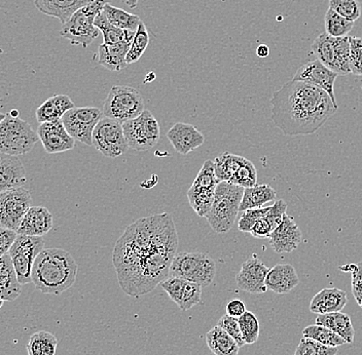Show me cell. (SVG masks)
<instances>
[{"instance_id":"cell-1","label":"cell","mask_w":362,"mask_h":355,"mask_svg":"<svg viewBox=\"0 0 362 355\" xmlns=\"http://www.w3.org/2000/svg\"><path fill=\"white\" fill-rule=\"evenodd\" d=\"M178 241L175 223L168 212L151 215L129 225L112 253L113 266L124 293L141 297L168 278Z\"/></svg>"},{"instance_id":"cell-2","label":"cell","mask_w":362,"mask_h":355,"mask_svg":"<svg viewBox=\"0 0 362 355\" xmlns=\"http://www.w3.org/2000/svg\"><path fill=\"white\" fill-rule=\"evenodd\" d=\"M270 102L272 121L291 137L316 133L339 108L325 90L293 79L276 90Z\"/></svg>"},{"instance_id":"cell-3","label":"cell","mask_w":362,"mask_h":355,"mask_svg":"<svg viewBox=\"0 0 362 355\" xmlns=\"http://www.w3.org/2000/svg\"><path fill=\"white\" fill-rule=\"evenodd\" d=\"M76 260L62 248H44L34 261L31 278L36 289L60 295L71 288L78 277Z\"/></svg>"},{"instance_id":"cell-4","label":"cell","mask_w":362,"mask_h":355,"mask_svg":"<svg viewBox=\"0 0 362 355\" xmlns=\"http://www.w3.org/2000/svg\"><path fill=\"white\" fill-rule=\"evenodd\" d=\"M243 192L244 188L230 183L221 182L217 185L211 209L205 217L216 234H226L232 229L236 222Z\"/></svg>"},{"instance_id":"cell-5","label":"cell","mask_w":362,"mask_h":355,"mask_svg":"<svg viewBox=\"0 0 362 355\" xmlns=\"http://www.w3.org/2000/svg\"><path fill=\"white\" fill-rule=\"evenodd\" d=\"M215 275L214 260L203 252L178 253L170 266L169 277L189 280L202 289L214 282Z\"/></svg>"},{"instance_id":"cell-6","label":"cell","mask_w":362,"mask_h":355,"mask_svg":"<svg viewBox=\"0 0 362 355\" xmlns=\"http://www.w3.org/2000/svg\"><path fill=\"white\" fill-rule=\"evenodd\" d=\"M40 141L37 132L20 117L6 114L0 122V152L13 156L24 155Z\"/></svg>"},{"instance_id":"cell-7","label":"cell","mask_w":362,"mask_h":355,"mask_svg":"<svg viewBox=\"0 0 362 355\" xmlns=\"http://www.w3.org/2000/svg\"><path fill=\"white\" fill-rule=\"evenodd\" d=\"M144 112V100L139 90L128 85H115L103 103V115L119 122L134 119Z\"/></svg>"},{"instance_id":"cell-8","label":"cell","mask_w":362,"mask_h":355,"mask_svg":"<svg viewBox=\"0 0 362 355\" xmlns=\"http://www.w3.org/2000/svg\"><path fill=\"white\" fill-rule=\"evenodd\" d=\"M312 51L317 60L338 76L351 73L349 36L334 38L320 34L312 44Z\"/></svg>"},{"instance_id":"cell-9","label":"cell","mask_w":362,"mask_h":355,"mask_svg":"<svg viewBox=\"0 0 362 355\" xmlns=\"http://www.w3.org/2000/svg\"><path fill=\"white\" fill-rule=\"evenodd\" d=\"M44 246L45 241L42 237L18 234L8 255L21 286L33 282L31 273L34 261L44 250Z\"/></svg>"},{"instance_id":"cell-10","label":"cell","mask_w":362,"mask_h":355,"mask_svg":"<svg viewBox=\"0 0 362 355\" xmlns=\"http://www.w3.org/2000/svg\"><path fill=\"white\" fill-rule=\"evenodd\" d=\"M122 126L129 148L147 151L160 141V124L149 110H144L139 116L124 122Z\"/></svg>"},{"instance_id":"cell-11","label":"cell","mask_w":362,"mask_h":355,"mask_svg":"<svg viewBox=\"0 0 362 355\" xmlns=\"http://www.w3.org/2000/svg\"><path fill=\"white\" fill-rule=\"evenodd\" d=\"M92 142L102 155L110 158L119 157L129 149L122 124L105 116L95 126Z\"/></svg>"},{"instance_id":"cell-12","label":"cell","mask_w":362,"mask_h":355,"mask_svg":"<svg viewBox=\"0 0 362 355\" xmlns=\"http://www.w3.org/2000/svg\"><path fill=\"white\" fill-rule=\"evenodd\" d=\"M31 205L30 191L24 186L0 192V226L17 232Z\"/></svg>"},{"instance_id":"cell-13","label":"cell","mask_w":362,"mask_h":355,"mask_svg":"<svg viewBox=\"0 0 362 355\" xmlns=\"http://www.w3.org/2000/svg\"><path fill=\"white\" fill-rule=\"evenodd\" d=\"M103 117V112L99 108L74 107L65 113L61 121L76 141L93 146V132Z\"/></svg>"},{"instance_id":"cell-14","label":"cell","mask_w":362,"mask_h":355,"mask_svg":"<svg viewBox=\"0 0 362 355\" xmlns=\"http://www.w3.org/2000/svg\"><path fill=\"white\" fill-rule=\"evenodd\" d=\"M95 19L96 18L81 8L62 25L60 35L72 45L87 49L99 35V29L94 24Z\"/></svg>"},{"instance_id":"cell-15","label":"cell","mask_w":362,"mask_h":355,"mask_svg":"<svg viewBox=\"0 0 362 355\" xmlns=\"http://www.w3.org/2000/svg\"><path fill=\"white\" fill-rule=\"evenodd\" d=\"M338 76L336 72L328 69L320 61L315 60L305 63L302 67L298 68V71L294 74L293 80L303 81L325 90L332 102L338 105L334 96V83Z\"/></svg>"},{"instance_id":"cell-16","label":"cell","mask_w":362,"mask_h":355,"mask_svg":"<svg viewBox=\"0 0 362 355\" xmlns=\"http://www.w3.org/2000/svg\"><path fill=\"white\" fill-rule=\"evenodd\" d=\"M269 270L264 262L257 255H252L242 264L236 277L238 288L247 293L264 294L268 291L266 287V277Z\"/></svg>"},{"instance_id":"cell-17","label":"cell","mask_w":362,"mask_h":355,"mask_svg":"<svg viewBox=\"0 0 362 355\" xmlns=\"http://www.w3.org/2000/svg\"><path fill=\"white\" fill-rule=\"evenodd\" d=\"M37 135L45 150L49 155L72 150L76 146V140L67 132L62 121L40 124Z\"/></svg>"},{"instance_id":"cell-18","label":"cell","mask_w":362,"mask_h":355,"mask_svg":"<svg viewBox=\"0 0 362 355\" xmlns=\"http://www.w3.org/2000/svg\"><path fill=\"white\" fill-rule=\"evenodd\" d=\"M269 239L274 252L282 254L296 250L302 243L303 234L293 217L285 214L282 222L272 232Z\"/></svg>"},{"instance_id":"cell-19","label":"cell","mask_w":362,"mask_h":355,"mask_svg":"<svg viewBox=\"0 0 362 355\" xmlns=\"http://www.w3.org/2000/svg\"><path fill=\"white\" fill-rule=\"evenodd\" d=\"M136 31L127 30L124 42L115 44H102L99 45L98 52L95 54V60L101 66L110 71H121L127 64V54L130 49Z\"/></svg>"},{"instance_id":"cell-20","label":"cell","mask_w":362,"mask_h":355,"mask_svg":"<svg viewBox=\"0 0 362 355\" xmlns=\"http://www.w3.org/2000/svg\"><path fill=\"white\" fill-rule=\"evenodd\" d=\"M167 138L176 152L181 155H189L205 142V137L196 126L185 122L174 124L167 133Z\"/></svg>"},{"instance_id":"cell-21","label":"cell","mask_w":362,"mask_h":355,"mask_svg":"<svg viewBox=\"0 0 362 355\" xmlns=\"http://www.w3.org/2000/svg\"><path fill=\"white\" fill-rule=\"evenodd\" d=\"M53 225V215L47 207H31L23 217L17 234L42 237L51 231Z\"/></svg>"},{"instance_id":"cell-22","label":"cell","mask_w":362,"mask_h":355,"mask_svg":"<svg viewBox=\"0 0 362 355\" xmlns=\"http://www.w3.org/2000/svg\"><path fill=\"white\" fill-rule=\"evenodd\" d=\"M26 169L18 156L0 152V192L24 186Z\"/></svg>"},{"instance_id":"cell-23","label":"cell","mask_w":362,"mask_h":355,"mask_svg":"<svg viewBox=\"0 0 362 355\" xmlns=\"http://www.w3.org/2000/svg\"><path fill=\"white\" fill-rule=\"evenodd\" d=\"M93 0H34V6L40 13L56 18L64 25L81 8Z\"/></svg>"},{"instance_id":"cell-24","label":"cell","mask_w":362,"mask_h":355,"mask_svg":"<svg viewBox=\"0 0 362 355\" xmlns=\"http://www.w3.org/2000/svg\"><path fill=\"white\" fill-rule=\"evenodd\" d=\"M300 278L296 268L291 264H278L269 270L266 277L267 289L280 295L291 293L298 284Z\"/></svg>"},{"instance_id":"cell-25","label":"cell","mask_w":362,"mask_h":355,"mask_svg":"<svg viewBox=\"0 0 362 355\" xmlns=\"http://www.w3.org/2000/svg\"><path fill=\"white\" fill-rule=\"evenodd\" d=\"M347 294L338 288L321 289L310 303V311L315 314H327L343 311L347 305Z\"/></svg>"},{"instance_id":"cell-26","label":"cell","mask_w":362,"mask_h":355,"mask_svg":"<svg viewBox=\"0 0 362 355\" xmlns=\"http://www.w3.org/2000/svg\"><path fill=\"white\" fill-rule=\"evenodd\" d=\"M74 107V102L67 95H55L36 109V119L40 124L61 121L65 113Z\"/></svg>"},{"instance_id":"cell-27","label":"cell","mask_w":362,"mask_h":355,"mask_svg":"<svg viewBox=\"0 0 362 355\" xmlns=\"http://www.w3.org/2000/svg\"><path fill=\"white\" fill-rule=\"evenodd\" d=\"M21 291L10 255L6 254L0 258V299L11 302L19 298Z\"/></svg>"},{"instance_id":"cell-28","label":"cell","mask_w":362,"mask_h":355,"mask_svg":"<svg viewBox=\"0 0 362 355\" xmlns=\"http://www.w3.org/2000/svg\"><path fill=\"white\" fill-rule=\"evenodd\" d=\"M316 323L328 327L330 331L339 335L349 344L354 342V327H353L352 320L348 314L341 311L319 314L316 318Z\"/></svg>"},{"instance_id":"cell-29","label":"cell","mask_w":362,"mask_h":355,"mask_svg":"<svg viewBox=\"0 0 362 355\" xmlns=\"http://www.w3.org/2000/svg\"><path fill=\"white\" fill-rule=\"evenodd\" d=\"M275 189L269 185H255L249 188H244L243 196L240 203L239 212L247 211V210L259 209L266 203L276 200Z\"/></svg>"},{"instance_id":"cell-30","label":"cell","mask_w":362,"mask_h":355,"mask_svg":"<svg viewBox=\"0 0 362 355\" xmlns=\"http://www.w3.org/2000/svg\"><path fill=\"white\" fill-rule=\"evenodd\" d=\"M206 343L215 355L239 354L240 347L236 341L218 325L206 334Z\"/></svg>"},{"instance_id":"cell-31","label":"cell","mask_w":362,"mask_h":355,"mask_svg":"<svg viewBox=\"0 0 362 355\" xmlns=\"http://www.w3.org/2000/svg\"><path fill=\"white\" fill-rule=\"evenodd\" d=\"M245 157L230 152H223L217 156L214 160L215 174L221 182H228L232 184L233 179L236 175L238 169L241 166Z\"/></svg>"},{"instance_id":"cell-32","label":"cell","mask_w":362,"mask_h":355,"mask_svg":"<svg viewBox=\"0 0 362 355\" xmlns=\"http://www.w3.org/2000/svg\"><path fill=\"white\" fill-rule=\"evenodd\" d=\"M57 345L55 335L47 331L36 332L29 339L27 351L29 355H56Z\"/></svg>"},{"instance_id":"cell-33","label":"cell","mask_w":362,"mask_h":355,"mask_svg":"<svg viewBox=\"0 0 362 355\" xmlns=\"http://www.w3.org/2000/svg\"><path fill=\"white\" fill-rule=\"evenodd\" d=\"M103 13H105L108 21L117 28L123 30L137 31L141 20L138 16L129 13L122 8H115L112 4H106Z\"/></svg>"},{"instance_id":"cell-34","label":"cell","mask_w":362,"mask_h":355,"mask_svg":"<svg viewBox=\"0 0 362 355\" xmlns=\"http://www.w3.org/2000/svg\"><path fill=\"white\" fill-rule=\"evenodd\" d=\"M304 338L312 339L322 345L329 346V347H339V346L345 345L346 341L339 335L330 331L327 327L320 325H310L303 330Z\"/></svg>"},{"instance_id":"cell-35","label":"cell","mask_w":362,"mask_h":355,"mask_svg":"<svg viewBox=\"0 0 362 355\" xmlns=\"http://www.w3.org/2000/svg\"><path fill=\"white\" fill-rule=\"evenodd\" d=\"M354 23L328 8L325 17V33L334 38L346 37L354 27Z\"/></svg>"},{"instance_id":"cell-36","label":"cell","mask_w":362,"mask_h":355,"mask_svg":"<svg viewBox=\"0 0 362 355\" xmlns=\"http://www.w3.org/2000/svg\"><path fill=\"white\" fill-rule=\"evenodd\" d=\"M214 192L212 190L194 188L191 187L187 191V196L189 205L201 218H205L206 215L211 209L214 200Z\"/></svg>"},{"instance_id":"cell-37","label":"cell","mask_w":362,"mask_h":355,"mask_svg":"<svg viewBox=\"0 0 362 355\" xmlns=\"http://www.w3.org/2000/svg\"><path fill=\"white\" fill-rule=\"evenodd\" d=\"M149 44V33L147 30L146 24L144 22L140 23L137 31H136L134 38H133L132 44H131L130 49L127 54V64L130 65L137 62L144 52L146 51Z\"/></svg>"},{"instance_id":"cell-38","label":"cell","mask_w":362,"mask_h":355,"mask_svg":"<svg viewBox=\"0 0 362 355\" xmlns=\"http://www.w3.org/2000/svg\"><path fill=\"white\" fill-rule=\"evenodd\" d=\"M94 24L99 29V31H101L103 34V44H119V42H124V38H126L127 30L117 28V27L110 24L103 11L97 16Z\"/></svg>"},{"instance_id":"cell-39","label":"cell","mask_w":362,"mask_h":355,"mask_svg":"<svg viewBox=\"0 0 362 355\" xmlns=\"http://www.w3.org/2000/svg\"><path fill=\"white\" fill-rule=\"evenodd\" d=\"M238 320L245 344L252 345L257 343L260 333L259 322L257 315L251 311H246Z\"/></svg>"},{"instance_id":"cell-40","label":"cell","mask_w":362,"mask_h":355,"mask_svg":"<svg viewBox=\"0 0 362 355\" xmlns=\"http://www.w3.org/2000/svg\"><path fill=\"white\" fill-rule=\"evenodd\" d=\"M219 183H221V181L218 180V178L216 177V174H215L214 160H207L204 162L202 167H201L200 172H199L194 183H192V187L215 191Z\"/></svg>"},{"instance_id":"cell-41","label":"cell","mask_w":362,"mask_h":355,"mask_svg":"<svg viewBox=\"0 0 362 355\" xmlns=\"http://www.w3.org/2000/svg\"><path fill=\"white\" fill-rule=\"evenodd\" d=\"M328 6V8L350 21L355 22L361 18V6L358 0H329Z\"/></svg>"},{"instance_id":"cell-42","label":"cell","mask_w":362,"mask_h":355,"mask_svg":"<svg viewBox=\"0 0 362 355\" xmlns=\"http://www.w3.org/2000/svg\"><path fill=\"white\" fill-rule=\"evenodd\" d=\"M232 184L238 185L242 188H249L257 184V172L255 164L245 158L238 169L236 175L233 179Z\"/></svg>"},{"instance_id":"cell-43","label":"cell","mask_w":362,"mask_h":355,"mask_svg":"<svg viewBox=\"0 0 362 355\" xmlns=\"http://www.w3.org/2000/svg\"><path fill=\"white\" fill-rule=\"evenodd\" d=\"M337 354H338V347L322 345L309 338H303L294 352V355H336Z\"/></svg>"},{"instance_id":"cell-44","label":"cell","mask_w":362,"mask_h":355,"mask_svg":"<svg viewBox=\"0 0 362 355\" xmlns=\"http://www.w3.org/2000/svg\"><path fill=\"white\" fill-rule=\"evenodd\" d=\"M201 302H202V288L194 282L185 280L180 304L178 307L182 311H187L196 305L200 304Z\"/></svg>"},{"instance_id":"cell-45","label":"cell","mask_w":362,"mask_h":355,"mask_svg":"<svg viewBox=\"0 0 362 355\" xmlns=\"http://www.w3.org/2000/svg\"><path fill=\"white\" fill-rule=\"evenodd\" d=\"M270 207H262L259 209L247 210V211L242 212L241 218L239 219V222H238L239 231L245 232V234L248 232L249 234L255 223L260 220L262 217L266 216L267 212L270 211Z\"/></svg>"},{"instance_id":"cell-46","label":"cell","mask_w":362,"mask_h":355,"mask_svg":"<svg viewBox=\"0 0 362 355\" xmlns=\"http://www.w3.org/2000/svg\"><path fill=\"white\" fill-rule=\"evenodd\" d=\"M351 73L362 76V38L349 36Z\"/></svg>"},{"instance_id":"cell-47","label":"cell","mask_w":362,"mask_h":355,"mask_svg":"<svg viewBox=\"0 0 362 355\" xmlns=\"http://www.w3.org/2000/svg\"><path fill=\"white\" fill-rule=\"evenodd\" d=\"M217 325L223 331H226V333L230 335L235 341H236L237 344L239 345V347H243L245 345V342H244L243 337H242L241 329H240L239 320L238 318H233V316L228 315V314H225L221 320L217 323Z\"/></svg>"},{"instance_id":"cell-48","label":"cell","mask_w":362,"mask_h":355,"mask_svg":"<svg viewBox=\"0 0 362 355\" xmlns=\"http://www.w3.org/2000/svg\"><path fill=\"white\" fill-rule=\"evenodd\" d=\"M185 284V279H182V278L169 277L160 284V286L166 291L170 299L173 301L177 306H180Z\"/></svg>"},{"instance_id":"cell-49","label":"cell","mask_w":362,"mask_h":355,"mask_svg":"<svg viewBox=\"0 0 362 355\" xmlns=\"http://www.w3.org/2000/svg\"><path fill=\"white\" fill-rule=\"evenodd\" d=\"M352 271V294L357 304L362 308V262L351 265Z\"/></svg>"},{"instance_id":"cell-50","label":"cell","mask_w":362,"mask_h":355,"mask_svg":"<svg viewBox=\"0 0 362 355\" xmlns=\"http://www.w3.org/2000/svg\"><path fill=\"white\" fill-rule=\"evenodd\" d=\"M275 229L276 227L273 225V223L267 218V216H264L255 223V225L253 226L252 229L250 230L249 234L255 237V239H269L272 232Z\"/></svg>"},{"instance_id":"cell-51","label":"cell","mask_w":362,"mask_h":355,"mask_svg":"<svg viewBox=\"0 0 362 355\" xmlns=\"http://www.w3.org/2000/svg\"><path fill=\"white\" fill-rule=\"evenodd\" d=\"M17 236V232L0 226V258L8 254Z\"/></svg>"},{"instance_id":"cell-52","label":"cell","mask_w":362,"mask_h":355,"mask_svg":"<svg viewBox=\"0 0 362 355\" xmlns=\"http://www.w3.org/2000/svg\"><path fill=\"white\" fill-rule=\"evenodd\" d=\"M226 314L230 316H233V318H239L245 313L246 311V305L243 301L240 299H232L228 301V304H226Z\"/></svg>"},{"instance_id":"cell-53","label":"cell","mask_w":362,"mask_h":355,"mask_svg":"<svg viewBox=\"0 0 362 355\" xmlns=\"http://www.w3.org/2000/svg\"><path fill=\"white\" fill-rule=\"evenodd\" d=\"M112 0H93L90 4L83 8V10L93 17L96 18L99 13L103 11L106 4H112Z\"/></svg>"},{"instance_id":"cell-54","label":"cell","mask_w":362,"mask_h":355,"mask_svg":"<svg viewBox=\"0 0 362 355\" xmlns=\"http://www.w3.org/2000/svg\"><path fill=\"white\" fill-rule=\"evenodd\" d=\"M257 55L259 56V58H267V56L270 55V49H269L268 45H259L257 49Z\"/></svg>"},{"instance_id":"cell-55","label":"cell","mask_w":362,"mask_h":355,"mask_svg":"<svg viewBox=\"0 0 362 355\" xmlns=\"http://www.w3.org/2000/svg\"><path fill=\"white\" fill-rule=\"evenodd\" d=\"M124 2L129 6V8L134 10V8H137L139 0H124Z\"/></svg>"},{"instance_id":"cell-56","label":"cell","mask_w":362,"mask_h":355,"mask_svg":"<svg viewBox=\"0 0 362 355\" xmlns=\"http://www.w3.org/2000/svg\"><path fill=\"white\" fill-rule=\"evenodd\" d=\"M8 113H10L11 116H13V117H19V115H20V112H18L17 109H13V110H11V112H10Z\"/></svg>"},{"instance_id":"cell-57","label":"cell","mask_w":362,"mask_h":355,"mask_svg":"<svg viewBox=\"0 0 362 355\" xmlns=\"http://www.w3.org/2000/svg\"><path fill=\"white\" fill-rule=\"evenodd\" d=\"M6 114H4V113L0 112V122L4 121L6 119Z\"/></svg>"},{"instance_id":"cell-58","label":"cell","mask_w":362,"mask_h":355,"mask_svg":"<svg viewBox=\"0 0 362 355\" xmlns=\"http://www.w3.org/2000/svg\"><path fill=\"white\" fill-rule=\"evenodd\" d=\"M4 300L0 299V308L4 306Z\"/></svg>"}]
</instances>
